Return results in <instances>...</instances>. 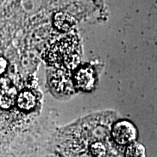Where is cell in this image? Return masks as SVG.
Returning <instances> with one entry per match:
<instances>
[{
  "mask_svg": "<svg viewBox=\"0 0 157 157\" xmlns=\"http://www.w3.org/2000/svg\"><path fill=\"white\" fill-rule=\"evenodd\" d=\"M60 149L66 157H121V154L109 129L95 122L82 124L65 137Z\"/></svg>",
  "mask_w": 157,
  "mask_h": 157,
  "instance_id": "cell-1",
  "label": "cell"
},
{
  "mask_svg": "<svg viewBox=\"0 0 157 157\" xmlns=\"http://www.w3.org/2000/svg\"><path fill=\"white\" fill-rule=\"evenodd\" d=\"M111 137L116 145L127 146L136 142L137 129L130 121L122 119L113 124L111 129Z\"/></svg>",
  "mask_w": 157,
  "mask_h": 157,
  "instance_id": "cell-2",
  "label": "cell"
},
{
  "mask_svg": "<svg viewBox=\"0 0 157 157\" xmlns=\"http://www.w3.org/2000/svg\"><path fill=\"white\" fill-rule=\"evenodd\" d=\"M16 87L8 78L0 77V109H9L15 104L17 96Z\"/></svg>",
  "mask_w": 157,
  "mask_h": 157,
  "instance_id": "cell-3",
  "label": "cell"
},
{
  "mask_svg": "<svg viewBox=\"0 0 157 157\" xmlns=\"http://www.w3.org/2000/svg\"><path fill=\"white\" fill-rule=\"evenodd\" d=\"M95 72L92 68H80L74 76V83L78 89L84 92H89L95 86Z\"/></svg>",
  "mask_w": 157,
  "mask_h": 157,
  "instance_id": "cell-4",
  "label": "cell"
},
{
  "mask_svg": "<svg viewBox=\"0 0 157 157\" xmlns=\"http://www.w3.org/2000/svg\"><path fill=\"white\" fill-rule=\"evenodd\" d=\"M37 99L35 94L29 90H23L18 93L15 104L22 111L29 112L36 106Z\"/></svg>",
  "mask_w": 157,
  "mask_h": 157,
  "instance_id": "cell-5",
  "label": "cell"
},
{
  "mask_svg": "<svg viewBox=\"0 0 157 157\" xmlns=\"http://www.w3.org/2000/svg\"><path fill=\"white\" fill-rule=\"evenodd\" d=\"M73 17L67 13L59 12L54 15L53 24L55 27L60 31H68L71 29L74 25Z\"/></svg>",
  "mask_w": 157,
  "mask_h": 157,
  "instance_id": "cell-6",
  "label": "cell"
},
{
  "mask_svg": "<svg viewBox=\"0 0 157 157\" xmlns=\"http://www.w3.org/2000/svg\"><path fill=\"white\" fill-rule=\"evenodd\" d=\"M124 157H146V151L141 143L134 142L126 146Z\"/></svg>",
  "mask_w": 157,
  "mask_h": 157,
  "instance_id": "cell-7",
  "label": "cell"
},
{
  "mask_svg": "<svg viewBox=\"0 0 157 157\" xmlns=\"http://www.w3.org/2000/svg\"><path fill=\"white\" fill-rule=\"evenodd\" d=\"M8 66V62L4 57L0 56V77L5 74Z\"/></svg>",
  "mask_w": 157,
  "mask_h": 157,
  "instance_id": "cell-8",
  "label": "cell"
}]
</instances>
